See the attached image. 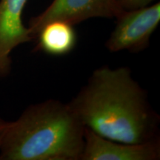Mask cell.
I'll return each instance as SVG.
<instances>
[{
	"label": "cell",
	"mask_w": 160,
	"mask_h": 160,
	"mask_svg": "<svg viewBox=\"0 0 160 160\" xmlns=\"http://www.w3.org/2000/svg\"><path fill=\"white\" fill-rule=\"evenodd\" d=\"M68 105L85 128L106 139L127 144L159 139L160 117L128 67L94 70Z\"/></svg>",
	"instance_id": "obj_1"
},
{
	"label": "cell",
	"mask_w": 160,
	"mask_h": 160,
	"mask_svg": "<svg viewBox=\"0 0 160 160\" xmlns=\"http://www.w3.org/2000/svg\"><path fill=\"white\" fill-rule=\"evenodd\" d=\"M85 127L68 103L49 99L9 122L0 160H81Z\"/></svg>",
	"instance_id": "obj_2"
},
{
	"label": "cell",
	"mask_w": 160,
	"mask_h": 160,
	"mask_svg": "<svg viewBox=\"0 0 160 160\" xmlns=\"http://www.w3.org/2000/svg\"><path fill=\"white\" fill-rule=\"evenodd\" d=\"M105 43L110 52L137 53L147 48L151 35L160 22V3L142 8L125 11Z\"/></svg>",
	"instance_id": "obj_3"
},
{
	"label": "cell",
	"mask_w": 160,
	"mask_h": 160,
	"mask_svg": "<svg viewBox=\"0 0 160 160\" xmlns=\"http://www.w3.org/2000/svg\"><path fill=\"white\" fill-rule=\"evenodd\" d=\"M116 0H53L39 15L30 19L28 28L32 40L45 25L62 21L75 25L91 18H115L123 12Z\"/></svg>",
	"instance_id": "obj_4"
},
{
	"label": "cell",
	"mask_w": 160,
	"mask_h": 160,
	"mask_svg": "<svg viewBox=\"0 0 160 160\" xmlns=\"http://www.w3.org/2000/svg\"><path fill=\"white\" fill-rule=\"evenodd\" d=\"M160 140L127 144L106 139L85 128L81 160H158Z\"/></svg>",
	"instance_id": "obj_5"
},
{
	"label": "cell",
	"mask_w": 160,
	"mask_h": 160,
	"mask_svg": "<svg viewBox=\"0 0 160 160\" xmlns=\"http://www.w3.org/2000/svg\"><path fill=\"white\" fill-rule=\"evenodd\" d=\"M28 0H0V78L10 73L12 51L32 41L22 22V13Z\"/></svg>",
	"instance_id": "obj_6"
},
{
	"label": "cell",
	"mask_w": 160,
	"mask_h": 160,
	"mask_svg": "<svg viewBox=\"0 0 160 160\" xmlns=\"http://www.w3.org/2000/svg\"><path fill=\"white\" fill-rule=\"evenodd\" d=\"M34 39L37 41V51L53 56H63L74 48L77 37L73 25L54 21L44 26Z\"/></svg>",
	"instance_id": "obj_7"
},
{
	"label": "cell",
	"mask_w": 160,
	"mask_h": 160,
	"mask_svg": "<svg viewBox=\"0 0 160 160\" xmlns=\"http://www.w3.org/2000/svg\"><path fill=\"white\" fill-rule=\"evenodd\" d=\"M124 11H133L151 5L155 0H116Z\"/></svg>",
	"instance_id": "obj_8"
},
{
	"label": "cell",
	"mask_w": 160,
	"mask_h": 160,
	"mask_svg": "<svg viewBox=\"0 0 160 160\" xmlns=\"http://www.w3.org/2000/svg\"><path fill=\"white\" fill-rule=\"evenodd\" d=\"M8 122H9L5 121V120L0 118V148H1L4 135H5L6 128H7Z\"/></svg>",
	"instance_id": "obj_9"
}]
</instances>
